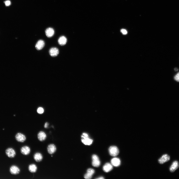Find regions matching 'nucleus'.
Segmentation results:
<instances>
[{
  "mask_svg": "<svg viewBox=\"0 0 179 179\" xmlns=\"http://www.w3.org/2000/svg\"><path fill=\"white\" fill-rule=\"evenodd\" d=\"M28 170L31 173H35L37 172L38 168L35 164H32L29 165L28 166Z\"/></svg>",
  "mask_w": 179,
  "mask_h": 179,
  "instance_id": "nucleus-14",
  "label": "nucleus"
},
{
  "mask_svg": "<svg viewBox=\"0 0 179 179\" xmlns=\"http://www.w3.org/2000/svg\"><path fill=\"white\" fill-rule=\"evenodd\" d=\"M49 125V123L48 122H46L44 125V128H45V129L48 128V127Z\"/></svg>",
  "mask_w": 179,
  "mask_h": 179,
  "instance_id": "nucleus-26",
  "label": "nucleus"
},
{
  "mask_svg": "<svg viewBox=\"0 0 179 179\" xmlns=\"http://www.w3.org/2000/svg\"><path fill=\"white\" fill-rule=\"evenodd\" d=\"M121 32L124 35H126L127 33V30L124 29H122L121 30Z\"/></svg>",
  "mask_w": 179,
  "mask_h": 179,
  "instance_id": "nucleus-24",
  "label": "nucleus"
},
{
  "mask_svg": "<svg viewBox=\"0 0 179 179\" xmlns=\"http://www.w3.org/2000/svg\"><path fill=\"white\" fill-rule=\"evenodd\" d=\"M10 173L14 175H18L20 172L21 170L20 168L15 165H13L11 166L10 169Z\"/></svg>",
  "mask_w": 179,
  "mask_h": 179,
  "instance_id": "nucleus-8",
  "label": "nucleus"
},
{
  "mask_svg": "<svg viewBox=\"0 0 179 179\" xmlns=\"http://www.w3.org/2000/svg\"><path fill=\"white\" fill-rule=\"evenodd\" d=\"M37 137L38 140L42 142L46 140L47 138V135L44 131H41L38 133Z\"/></svg>",
  "mask_w": 179,
  "mask_h": 179,
  "instance_id": "nucleus-9",
  "label": "nucleus"
},
{
  "mask_svg": "<svg viewBox=\"0 0 179 179\" xmlns=\"http://www.w3.org/2000/svg\"><path fill=\"white\" fill-rule=\"evenodd\" d=\"M20 151L22 154L25 156L29 155L31 152V149L28 146H25L22 147Z\"/></svg>",
  "mask_w": 179,
  "mask_h": 179,
  "instance_id": "nucleus-7",
  "label": "nucleus"
},
{
  "mask_svg": "<svg viewBox=\"0 0 179 179\" xmlns=\"http://www.w3.org/2000/svg\"><path fill=\"white\" fill-rule=\"evenodd\" d=\"M45 45L44 41L42 40H40L37 42L35 46L37 50H40L43 48Z\"/></svg>",
  "mask_w": 179,
  "mask_h": 179,
  "instance_id": "nucleus-15",
  "label": "nucleus"
},
{
  "mask_svg": "<svg viewBox=\"0 0 179 179\" xmlns=\"http://www.w3.org/2000/svg\"><path fill=\"white\" fill-rule=\"evenodd\" d=\"M49 53L51 56L55 57L57 56L59 53L58 49L56 47L51 48L49 50Z\"/></svg>",
  "mask_w": 179,
  "mask_h": 179,
  "instance_id": "nucleus-12",
  "label": "nucleus"
},
{
  "mask_svg": "<svg viewBox=\"0 0 179 179\" xmlns=\"http://www.w3.org/2000/svg\"><path fill=\"white\" fill-rule=\"evenodd\" d=\"M15 138L18 142L20 143H23L27 139L26 136L24 134L21 133H17L15 136Z\"/></svg>",
  "mask_w": 179,
  "mask_h": 179,
  "instance_id": "nucleus-3",
  "label": "nucleus"
},
{
  "mask_svg": "<svg viewBox=\"0 0 179 179\" xmlns=\"http://www.w3.org/2000/svg\"><path fill=\"white\" fill-rule=\"evenodd\" d=\"M92 175L87 173L84 176V178H85L86 179H90L92 178Z\"/></svg>",
  "mask_w": 179,
  "mask_h": 179,
  "instance_id": "nucleus-22",
  "label": "nucleus"
},
{
  "mask_svg": "<svg viewBox=\"0 0 179 179\" xmlns=\"http://www.w3.org/2000/svg\"><path fill=\"white\" fill-rule=\"evenodd\" d=\"M179 167L178 162L177 161H174L170 167L169 170L170 172H174Z\"/></svg>",
  "mask_w": 179,
  "mask_h": 179,
  "instance_id": "nucleus-13",
  "label": "nucleus"
},
{
  "mask_svg": "<svg viewBox=\"0 0 179 179\" xmlns=\"http://www.w3.org/2000/svg\"><path fill=\"white\" fill-rule=\"evenodd\" d=\"M95 172V170L92 168H89L87 170V173L93 175Z\"/></svg>",
  "mask_w": 179,
  "mask_h": 179,
  "instance_id": "nucleus-20",
  "label": "nucleus"
},
{
  "mask_svg": "<svg viewBox=\"0 0 179 179\" xmlns=\"http://www.w3.org/2000/svg\"><path fill=\"white\" fill-rule=\"evenodd\" d=\"M81 141L86 145H90L92 143L93 140L89 138L88 135L86 133H83L81 136Z\"/></svg>",
  "mask_w": 179,
  "mask_h": 179,
  "instance_id": "nucleus-1",
  "label": "nucleus"
},
{
  "mask_svg": "<svg viewBox=\"0 0 179 179\" xmlns=\"http://www.w3.org/2000/svg\"><path fill=\"white\" fill-rule=\"evenodd\" d=\"M67 39L64 36H63L59 37L58 40V43L61 46H64L66 43Z\"/></svg>",
  "mask_w": 179,
  "mask_h": 179,
  "instance_id": "nucleus-19",
  "label": "nucleus"
},
{
  "mask_svg": "<svg viewBox=\"0 0 179 179\" xmlns=\"http://www.w3.org/2000/svg\"><path fill=\"white\" fill-rule=\"evenodd\" d=\"M174 70L175 71L177 72L178 70V69L177 68H175L174 69Z\"/></svg>",
  "mask_w": 179,
  "mask_h": 179,
  "instance_id": "nucleus-27",
  "label": "nucleus"
},
{
  "mask_svg": "<svg viewBox=\"0 0 179 179\" xmlns=\"http://www.w3.org/2000/svg\"><path fill=\"white\" fill-rule=\"evenodd\" d=\"M113 168L112 165L109 163H107L103 167V170L106 172H108L113 169Z\"/></svg>",
  "mask_w": 179,
  "mask_h": 179,
  "instance_id": "nucleus-16",
  "label": "nucleus"
},
{
  "mask_svg": "<svg viewBox=\"0 0 179 179\" xmlns=\"http://www.w3.org/2000/svg\"><path fill=\"white\" fill-rule=\"evenodd\" d=\"M37 112L39 114H43L44 113V109L42 107H39L37 109Z\"/></svg>",
  "mask_w": 179,
  "mask_h": 179,
  "instance_id": "nucleus-21",
  "label": "nucleus"
},
{
  "mask_svg": "<svg viewBox=\"0 0 179 179\" xmlns=\"http://www.w3.org/2000/svg\"><path fill=\"white\" fill-rule=\"evenodd\" d=\"M174 79L176 81L179 82V72L175 76Z\"/></svg>",
  "mask_w": 179,
  "mask_h": 179,
  "instance_id": "nucleus-23",
  "label": "nucleus"
},
{
  "mask_svg": "<svg viewBox=\"0 0 179 179\" xmlns=\"http://www.w3.org/2000/svg\"><path fill=\"white\" fill-rule=\"evenodd\" d=\"M5 152L7 156L10 158H14L16 155L15 150L12 148H9L7 149Z\"/></svg>",
  "mask_w": 179,
  "mask_h": 179,
  "instance_id": "nucleus-5",
  "label": "nucleus"
},
{
  "mask_svg": "<svg viewBox=\"0 0 179 179\" xmlns=\"http://www.w3.org/2000/svg\"><path fill=\"white\" fill-rule=\"evenodd\" d=\"M97 179H104V178L103 177H100L99 178H97Z\"/></svg>",
  "mask_w": 179,
  "mask_h": 179,
  "instance_id": "nucleus-28",
  "label": "nucleus"
},
{
  "mask_svg": "<svg viewBox=\"0 0 179 179\" xmlns=\"http://www.w3.org/2000/svg\"><path fill=\"white\" fill-rule=\"evenodd\" d=\"M5 4L6 6H9L11 4V2L10 1H7L5 2Z\"/></svg>",
  "mask_w": 179,
  "mask_h": 179,
  "instance_id": "nucleus-25",
  "label": "nucleus"
},
{
  "mask_svg": "<svg viewBox=\"0 0 179 179\" xmlns=\"http://www.w3.org/2000/svg\"><path fill=\"white\" fill-rule=\"evenodd\" d=\"M92 159L93 166L96 167H99L100 165V162L98 157L96 155H93L92 156Z\"/></svg>",
  "mask_w": 179,
  "mask_h": 179,
  "instance_id": "nucleus-6",
  "label": "nucleus"
},
{
  "mask_svg": "<svg viewBox=\"0 0 179 179\" xmlns=\"http://www.w3.org/2000/svg\"><path fill=\"white\" fill-rule=\"evenodd\" d=\"M170 159V156L167 154L163 155L158 160V163L161 164H163L169 161Z\"/></svg>",
  "mask_w": 179,
  "mask_h": 179,
  "instance_id": "nucleus-10",
  "label": "nucleus"
},
{
  "mask_svg": "<svg viewBox=\"0 0 179 179\" xmlns=\"http://www.w3.org/2000/svg\"><path fill=\"white\" fill-rule=\"evenodd\" d=\"M54 31L52 28L47 29L45 31L46 35L47 37L50 38L52 37L54 34Z\"/></svg>",
  "mask_w": 179,
  "mask_h": 179,
  "instance_id": "nucleus-18",
  "label": "nucleus"
},
{
  "mask_svg": "<svg viewBox=\"0 0 179 179\" xmlns=\"http://www.w3.org/2000/svg\"><path fill=\"white\" fill-rule=\"evenodd\" d=\"M47 150L49 154L52 155L56 152L57 150V147L54 144L51 143L48 146Z\"/></svg>",
  "mask_w": 179,
  "mask_h": 179,
  "instance_id": "nucleus-4",
  "label": "nucleus"
},
{
  "mask_svg": "<svg viewBox=\"0 0 179 179\" xmlns=\"http://www.w3.org/2000/svg\"><path fill=\"white\" fill-rule=\"evenodd\" d=\"M33 158L37 162H40L43 159V156L41 153L40 152H36L34 154Z\"/></svg>",
  "mask_w": 179,
  "mask_h": 179,
  "instance_id": "nucleus-11",
  "label": "nucleus"
},
{
  "mask_svg": "<svg viewBox=\"0 0 179 179\" xmlns=\"http://www.w3.org/2000/svg\"><path fill=\"white\" fill-rule=\"evenodd\" d=\"M111 163L113 165L117 167L120 165L121 164V161L119 158H115L111 160Z\"/></svg>",
  "mask_w": 179,
  "mask_h": 179,
  "instance_id": "nucleus-17",
  "label": "nucleus"
},
{
  "mask_svg": "<svg viewBox=\"0 0 179 179\" xmlns=\"http://www.w3.org/2000/svg\"><path fill=\"white\" fill-rule=\"evenodd\" d=\"M110 155L112 156L115 157L118 155L119 153L118 148L115 146H111L109 149Z\"/></svg>",
  "mask_w": 179,
  "mask_h": 179,
  "instance_id": "nucleus-2",
  "label": "nucleus"
}]
</instances>
